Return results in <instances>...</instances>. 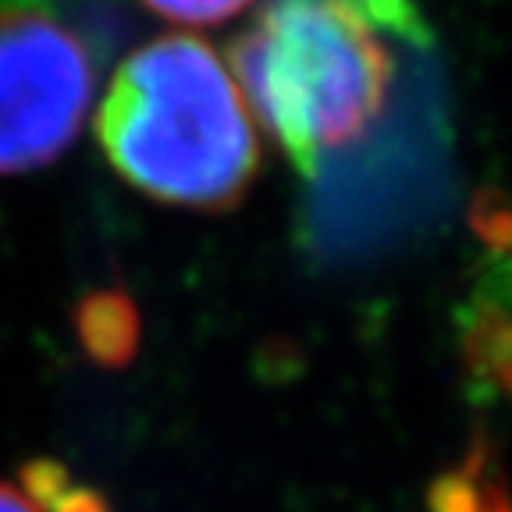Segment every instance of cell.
<instances>
[{"label":"cell","instance_id":"obj_5","mask_svg":"<svg viewBox=\"0 0 512 512\" xmlns=\"http://www.w3.org/2000/svg\"><path fill=\"white\" fill-rule=\"evenodd\" d=\"M441 512H512V502L505 495L502 480H498L491 456L470 459L459 470V477L448 488Z\"/></svg>","mask_w":512,"mask_h":512},{"label":"cell","instance_id":"obj_3","mask_svg":"<svg viewBox=\"0 0 512 512\" xmlns=\"http://www.w3.org/2000/svg\"><path fill=\"white\" fill-rule=\"evenodd\" d=\"M93 89L79 32L36 8H0V175L54 164L79 139Z\"/></svg>","mask_w":512,"mask_h":512},{"label":"cell","instance_id":"obj_4","mask_svg":"<svg viewBox=\"0 0 512 512\" xmlns=\"http://www.w3.org/2000/svg\"><path fill=\"white\" fill-rule=\"evenodd\" d=\"M459 360L480 395L512 399V253L480 274L459 310Z\"/></svg>","mask_w":512,"mask_h":512},{"label":"cell","instance_id":"obj_2","mask_svg":"<svg viewBox=\"0 0 512 512\" xmlns=\"http://www.w3.org/2000/svg\"><path fill=\"white\" fill-rule=\"evenodd\" d=\"M96 136L111 168L160 203L228 210L256 175V128L235 75L189 32L157 36L125 57Z\"/></svg>","mask_w":512,"mask_h":512},{"label":"cell","instance_id":"obj_8","mask_svg":"<svg viewBox=\"0 0 512 512\" xmlns=\"http://www.w3.org/2000/svg\"><path fill=\"white\" fill-rule=\"evenodd\" d=\"M0 512H47L29 488H15V484H4L0 480Z\"/></svg>","mask_w":512,"mask_h":512},{"label":"cell","instance_id":"obj_1","mask_svg":"<svg viewBox=\"0 0 512 512\" xmlns=\"http://www.w3.org/2000/svg\"><path fill=\"white\" fill-rule=\"evenodd\" d=\"M416 0H267L235 43V82L303 175L381 118L399 47L424 43Z\"/></svg>","mask_w":512,"mask_h":512},{"label":"cell","instance_id":"obj_7","mask_svg":"<svg viewBox=\"0 0 512 512\" xmlns=\"http://www.w3.org/2000/svg\"><path fill=\"white\" fill-rule=\"evenodd\" d=\"M143 4L178 25H214L239 15L249 0H143Z\"/></svg>","mask_w":512,"mask_h":512},{"label":"cell","instance_id":"obj_6","mask_svg":"<svg viewBox=\"0 0 512 512\" xmlns=\"http://www.w3.org/2000/svg\"><path fill=\"white\" fill-rule=\"evenodd\" d=\"M96 324H100V331H89L86 338L93 349L104 352L107 360H121V356L132 352V345H136V313L128 310L125 303L107 299L104 306H93L89 310V328H96Z\"/></svg>","mask_w":512,"mask_h":512}]
</instances>
